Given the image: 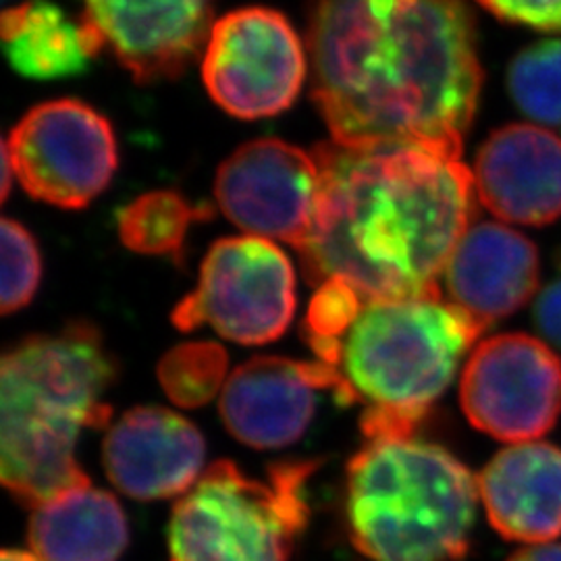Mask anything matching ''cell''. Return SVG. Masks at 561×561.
I'll return each mask as SVG.
<instances>
[{"label": "cell", "instance_id": "1", "mask_svg": "<svg viewBox=\"0 0 561 561\" xmlns=\"http://www.w3.org/2000/svg\"><path fill=\"white\" fill-rule=\"evenodd\" d=\"M308 53L312 101L335 144L460 157L482 90L463 0H314Z\"/></svg>", "mask_w": 561, "mask_h": 561}, {"label": "cell", "instance_id": "2", "mask_svg": "<svg viewBox=\"0 0 561 561\" xmlns=\"http://www.w3.org/2000/svg\"><path fill=\"white\" fill-rule=\"evenodd\" d=\"M322 194L300 250L306 279L347 280L364 301L442 298L439 279L474 215V175L426 146L312 150Z\"/></svg>", "mask_w": 561, "mask_h": 561}, {"label": "cell", "instance_id": "3", "mask_svg": "<svg viewBox=\"0 0 561 561\" xmlns=\"http://www.w3.org/2000/svg\"><path fill=\"white\" fill-rule=\"evenodd\" d=\"M117 360L88 322L15 343L0 364V479L23 505L38 507L90 484L76 460L85 428L111 421Z\"/></svg>", "mask_w": 561, "mask_h": 561}, {"label": "cell", "instance_id": "4", "mask_svg": "<svg viewBox=\"0 0 561 561\" xmlns=\"http://www.w3.org/2000/svg\"><path fill=\"white\" fill-rule=\"evenodd\" d=\"M482 331L442 298L366 301L319 362L335 370L340 401L364 405L366 442L412 437Z\"/></svg>", "mask_w": 561, "mask_h": 561}, {"label": "cell", "instance_id": "5", "mask_svg": "<svg viewBox=\"0 0 561 561\" xmlns=\"http://www.w3.org/2000/svg\"><path fill=\"white\" fill-rule=\"evenodd\" d=\"M479 497V481L439 445L373 439L347 466L350 539L373 561H458Z\"/></svg>", "mask_w": 561, "mask_h": 561}, {"label": "cell", "instance_id": "6", "mask_svg": "<svg viewBox=\"0 0 561 561\" xmlns=\"http://www.w3.org/2000/svg\"><path fill=\"white\" fill-rule=\"evenodd\" d=\"M317 461H279L266 479L236 461L210 463L169 522L171 561H291L308 522L306 482Z\"/></svg>", "mask_w": 561, "mask_h": 561}, {"label": "cell", "instance_id": "7", "mask_svg": "<svg viewBox=\"0 0 561 561\" xmlns=\"http://www.w3.org/2000/svg\"><path fill=\"white\" fill-rule=\"evenodd\" d=\"M296 312V273L273 241L225 238L202 262L198 287L178 304L180 331L210 327L241 345L279 340Z\"/></svg>", "mask_w": 561, "mask_h": 561}, {"label": "cell", "instance_id": "8", "mask_svg": "<svg viewBox=\"0 0 561 561\" xmlns=\"http://www.w3.org/2000/svg\"><path fill=\"white\" fill-rule=\"evenodd\" d=\"M15 178L36 201L83 208L117 171V140L106 117L71 99L34 106L4 141Z\"/></svg>", "mask_w": 561, "mask_h": 561}, {"label": "cell", "instance_id": "9", "mask_svg": "<svg viewBox=\"0 0 561 561\" xmlns=\"http://www.w3.org/2000/svg\"><path fill=\"white\" fill-rule=\"evenodd\" d=\"M202 78L213 101L238 119L287 111L306 78V53L289 20L248 7L215 21L204 48Z\"/></svg>", "mask_w": 561, "mask_h": 561}, {"label": "cell", "instance_id": "10", "mask_svg": "<svg viewBox=\"0 0 561 561\" xmlns=\"http://www.w3.org/2000/svg\"><path fill=\"white\" fill-rule=\"evenodd\" d=\"M460 403L484 435L514 445L535 442L560 419L561 358L526 333L484 340L461 370Z\"/></svg>", "mask_w": 561, "mask_h": 561}, {"label": "cell", "instance_id": "11", "mask_svg": "<svg viewBox=\"0 0 561 561\" xmlns=\"http://www.w3.org/2000/svg\"><path fill=\"white\" fill-rule=\"evenodd\" d=\"M321 167L312 152L277 138L248 141L222 162L215 196L222 215L254 238H275L298 252L317 227Z\"/></svg>", "mask_w": 561, "mask_h": 561}, {"label": "cell", "instance_id": "12", "mask_svg": "<svg viewBox=\"0 0 561 561\" xmlns=\"http://www.w3.org/2000/svg\"><path fill=\"white\" fill-rule=\"evenodd\" d=\"M215 0H85L83 20L138 83L175 80L213 32Z\"/></svg>", "mask_w": 561, "mask_h": 561}, {"label": "cell", "instance_id": "13", "mask_svg": "<svg viewBox=\"0 0 561 561\" xmlns=\"http://www.w3.org/2000/svg\"><path fill=\"white\" fill-rule=\"evenodd\" d=\"M337 375L322 362L256 356L225 382L221 419L227 431L254 449H280L298 442L317 412L322 389L337 393Z\"/></svg>", "mask_w": 561, "mask_h": 561}, {"label": "cell", "instance_id": "14", "mask_svg": "<svg viewBox=\"0 0 561 561\" xmlns=\"http://www.w3.org/2000/svg\"><path fill=\"white\" fill-rule=\"evenodd\" d=\"M204 456L201 431L178 412L157 405L127 410L102 443L108 481L138 502L185 495L204 474Z\"/></svg>", "mask_w": 561, "mask_h": 561}, {"label": "cell", "instance_id": "15", "mask_svg": "<svg viewBox=\"0 0 561 561\" xmlns=\"http://www.w3.org/2000/svg\"><path fill=\"white\" fill-rule=\"evenodd\" d=\"M477 196L495 217L528 227L561 219V138L512 123L482 144L474 162Z\"/></svg>", "mask_w": 561, "mask_h": 561}, {"label": "cell", "instance_id": "16", "mask_svg": "<svg viewBox=\"0 0 561 561\" xmlns=\"http://www.w3.org/2000/svg\"><path fill=\"white\" fill-rule=\"evenodd\" d=\"M443 275L451 304L486 329L537 294L539 250L520 231L479 222L466 231Z\"/></svg>", "mask_w": 561, "mask_h": 561}, {"label": "cell", "instance_id": "17", "mask_svg": "<svg viewBox=\"0 0 561 561\" xmlns=\"http://www.w3.org/2000/svg\"><path fill=\"white\" fill-rule=\"evenodd\" d=\"M479 481L486 518L510 541L545 545L561 535V449L516 443L484 466Z\"/></svg>", "mask_w": 561, "mask_h": 561}, {"label": "cell", "instance_id": "18", "mask_svg": "<svg viewBox=\"0 0 561 561\" xmlns=\"http://www.w3.org/2000/svg\"><path fill=\"white\" fill-rule=\"evenodd\" d=\"M27 542L42 561H119L129 528L119 502L90 482L34 507Z\"/></svg>", "mask_w": 561, "mask_h": 561}, {"label": "cell", "instance_id": "19", "mask_svg": "<svg viewBox=\"0 0 561 561\" xmlns=\"http://www.w3.org/2000/svg\"><path fill=\"white\" fill-rule=\"evenodd\" d=\"M0 34L13 69L34 80L81 73L104 44L85 23H73L48 0H27L2 13Z\"/></svg>", "mask_w": 561, "mask_h": 561}, {"label": "cell", "instance_id": "20", "mask_svg": "<svg viewBox=\"0 0 561 561\" xmlns=\"http://www.w3.org/2000/svg\"><path fill=\"white\" fill-rule=\"evenodd\" d=\"M206 219H210V208L192 206L178 192L157 190L121 208L119 238L138 254L180 261L190 227Z\"/></svg>", "mask_w": 561, "mask_h": 561}, {"label": "cell", "instance_id": "21", "mask_svg": "<svg viewBox=\"0 0 561 561\" xmlns=\"http://www.w3.org/2000/svg\"><path fill=\"white\" fill-rule=\"evenodd\" d=\"M512 101L530 119L561 123V41H542L524 48L507 69Z\"/></svg>", "mask_w": 561, "mask_h": 561}, {"label": "cell", "instance_id": "22", "mask_svg": "<svg viewBox=\"0 0 561 561\" xmlns=\"http://www.w3.org/2000/svg\"><path fill=\"white\" fill-rule=\"evenodd\" d=\"M227 352L210 341H192L171 350L159 364L167 398L181 408H201L227 382Z\"/></svg>", "mask_w": 561, "mask_h": 561}, {"label": "cell", "instance_id": "23", "mask_svg": "<svg viewBox=\"0 0 561 561\" xmlns=\"http://www.w3.org/2000/svg\"><path fill=\"white\" fill-rule=\"evenodd\" d=\"M2 248V280H0V310L13 314L34 300L41 285V250L32 233L13 219L0 225Z\"/></svg>", "mask_w": 561, "mask_h": 561}, {"label": "cell", "instance_id": "24", "mask_svg": "<svg viewBox=\"0 0 561 561\" xmlns=\"http://www.w3.org/2000/svg\"><path fill=\"white\" fill-rule=\"evenodd\" d=\"M364 304L366 301L347 280L329 279L317 287L304 322L306 340L317 356L327 352L350 329Z\"/></svg>", "mask_w": 561, "mask_h": 561}, {"label": "cell", "instance_id": "25", "mask_svg": "<svg viewBox=\"0 0 561 561\" xmlns=\"http://www.w3.org/2000/svg\"><path fill=\"white\" fill-rule=\"evenodd\" d=\"M497 20L539 32H561V0H474Z\"/></svg>", "mask_w": 561, "mask_h": 561}, {"label": "cell", "instance_id": "26", "mask_svg": "<svg viewBox=\"0 0 561 561\" xmlns=\"http://www.w3.org/2000/svg\"><path fill=\"white\" fill-rule=\"evenodd\" d=\"M535 321L545 337L561 347V277L542 289L535 306Z\"/></svg>", "mask_w": 561, "mask_h": 561}, {"label": "cell", "instance_id": "27", "mask_svg": "<svg viewBox=\"0 0 561 561\" xmlns=\"http://www.w3.org/2000/svg\"><path fill=\"white\" fill-rule=\"evenodd\" d=\"M507 561H561V545H528L516 551Z\"/></svg>", "mask_w": 561, "mask_h": 561}, {"label": "cell", "instance_id": "28", "mask_svg": "<svg viewBox=\"0 0 561 561\" xmlns=\"http://www.w3.org/2000/svg\"><path fill=\"white\" fill-rule=\"evenodd\" d=\"M15 175V171H13V164H11V159H9V152H7V148L2 146V201L9 196V192H11V178Z\"/></svg>", "mask_w": 561, "mask_h": 561}, {"label": "cell", "instance_id": "29", "mask_svg": "<svg viewBox=\"0 0 561 561\" xmlns=\"http://www.w3.org/2000/svg\"><path fill=\"white\" fill-rule=\"evenodd\" d=\"M2 561H42L36 558L32 551H21V549H7L2 553Z\"/></svg>", "mask_w": 561, "mask_h": 561}]
</instances>
